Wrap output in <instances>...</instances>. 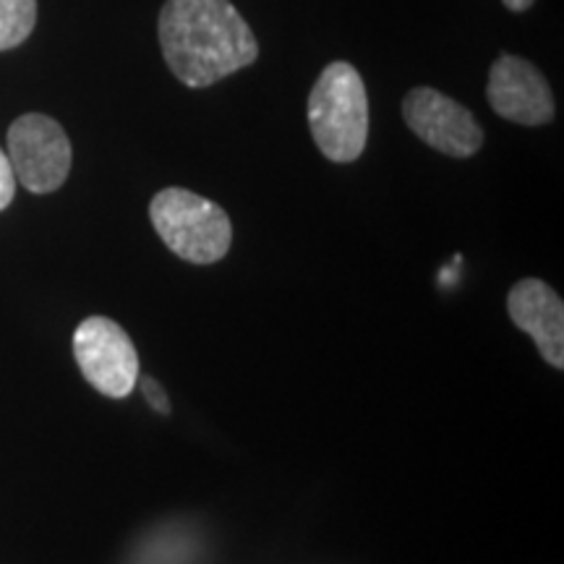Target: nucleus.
Here are the masks:
<instances>
[{
	"mask_svg": "<svg viewBox=\"0 0 564 564\" xmlns=\"http://www.w3.org/2000/svg\"><path fill=\"white\" fill-rule=\"evenodd\" d=\"M150 220L162 243L192 264L220 262L232 243V225L220 204L188 188H162L150 204Z\"/></svg>",
	"mask_w": 564,
	"mask_h": 564,
	"instance_id": "7ed1b4c3",
	"label": "nucleus"
},
{
	"mask_svg": "<svg viewBox=\"0 0 564 564\" xmlns=\"http://www.w3.org/2000/svg\"><path fill=\"white\" fill-rule=\"evenodd\" d=\"M37 0H0V51H13L34 32Z\"/></svg>",
	"mask_w": 564,
	"mask_h": 564,
	"instance_id": "1a4fd4ad",
	"label": "nucleus"
},
{
	"mask_svg": "<svg viewBox=\"0 0 564 564\" xmlns=\"http://www.w3.org/2000/svg\"><path fill=\"white\" fill-rule=\"evenodd\" d=\"M74 356L84 379L105 398H129L141 377L137 345L108 316H89L76 327Z\"/></svg>",
	"mask_w": 564,
	"mask_h": 564,
	"instance_id": "20e7f679",
	"label": "nucleus"
},
{
	"mask_svg": "<svg viewBox=\"0 0 564 564\" xmlns=\"http://www.w3.org/2000/svg\"><path fill=\"white\" fill-rule=\"evenodd\" d=\"M486 97L497 116L520 126H544L554 121V95L533 63L518 55H499L491 63Z\"/></svg>",
	"mask_w": 564,
	"mask_h": 564,
	"instance_id": "0eeeda50",
	"label": "nucleus"
},
{
	"mask_svg": "<svg viewBox=\"0 0 564 564\" xmlns=\"http://www.w3.org/2000/svg\"><path fill=\"white\" fill-rule=\"evenodd\" d=\"M17 196V175H13L9 154L0 150V212H3Z\"/></svg>",
	"mask_w": 564,
	"mask_h": 564,
	"instance_id": "9d476101",
	"label": "nucleus"
},
{
	"mask_svg": "<svg viewBox=\"0 0 564 564\" xmlns=\"http://www.w3.org/2000/svg\"><path fill=\"white\" fill-rule=\"evenodd\" d=\"M139 384H141V392H144L147 403L152 405V411H158L162 415L171 413V400H167L165 390H162L152 377H139Z\"/></svg>",
	"mask_w": 564,
	"mask_h": 564,
	"instance_id": "9b49d317",
	"label": "nucleus"
},
{
	"mask_svg": "<svg viewBox=\"0 0 564 564\" xmlns=\"http://www.w3.org/2000/svg\"><path fill=\"white\" fill-rule=\"evenodd\" d=\"M403 118L415 137L449 158H474L484 144V129L474 112L442 95L440 89L415 87L403 100Z\"/></svg>",
	"mask_w": 564,
	"mask_h": 564,
	"instance_id": "423d86ee",
	"label": "nucleus"
},
{
	"mask_svg": "<svg viewBox=\"0 0 564 564\" xmlns=\"http://www.w3.org/2000/svg\"><path fill=\"white\" fill-rule=\"evenodd\" d=\"M505 6L510 11H528L533 6V0H505Z\"/></svg>",
	"mask_w": 564,
	"mask_h": 564,
	"instance_id": "f8f14e48",
	"label": "nucleus"
},
{
	"mask_svg": "<svg viewBox=\"0 0 564 564\" xmlns=\"http://www.w3.org/2000/svg\"><path fill=\"white\" fill-rule=\"evenodd\" d=\"M160 47L181 84L204 89L259 58V42L230 0H167Z\"/></svg>",
	"mask_w": 564,
	"mask_h": 564,
	"instance_id": "f257e3e1",
	"label": "nucleus"
},
{
	"mask_svg": "<svg viewBox=\"0 0 564 564\" xmlns=\"http://www.w3.org/2000/svg\"><path fill=\"white\" fill-rule=\"evenodd\" d=\"M507 314L531 337L552 369H564V303L552 285L539 278L514 282L507 293Z\"/></svg>",
	"mask_w": 564,
	"mask_h": 564,
	"instance_id": "6e6552de",
	"label": "nucleus"
},
{
	"mask_svg": "<svg viewBox=\"0 0 564 564\" xmlns=\"http://www.w3.org/2000/svg\"><path fill=\"white\" fill-rule=\"evenodd\" d=\"M308 129L327 160L361 158L369 139V95L350 63L335 61L319 74L308 95Z\"/></svg>",
	"mask_w": 564,
	"mask_h": 564,
	"instance_id": "f03ea898",
	"label": "nucleus"
},
{
	"mask_svg": "<svg viewBox=\"0 0 564 564\" xmlns=\"http://www.w3.org/2000/svg\"><path fill=\"white\" fill-rule=\"evenodd\" d=\"M9 160L26 192L53 194L70 171V141L63 126L42 112H26L9 129Z\"/></svg>",
	"mask_w": 564,
	"mask_h": 564,
	"instance_id": "39448f33",
	"label": "nucleus"
}]
</instances>
